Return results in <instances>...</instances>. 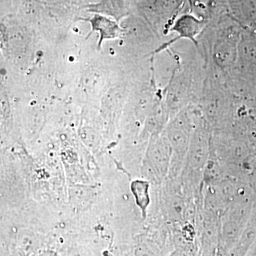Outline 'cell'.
Listing matches in <instances>:
<instances>
[{"mask_svg": "<svg viewBox=\"0 0 256 256\" xmlns=\"http://www.w3.org/2000/svg\"><path fill=\"white\" fill-rule=\"evenodd\" d=\"M204 25V22L203 21L195 18L193 15H182L176 20L174 26L171 28L172 31L176 32V33L180 34V36L175 38L174 41L172 42L171 43L176 41L178 38H188L197 44L196 40H195V36L201 32ZM170 44L163 45L161 48L156 50V52H160V50H162L165 46H168Z\"/></svg>", "mask_w": 256, "mask_h": 256, "instance_id": "1", "label": "cell"}, {"mask_svg": "<svg viewBox=\"0 0 256 256\" xmlns=\"http://www.w3.org/2000/svg\"><path fill=\"white\" fill-rule=\"evenodd\" d=\"M134 193L137 196L138 203L140 204H142V206H146L148 202V194H146V188L144 183H140L138 182L136 183V188H134ZM142 206V205H140Z\"/></svg>", "mask_w": 256, "mask_h": 256, "instance_id": "3", "label": "cell"}, {"mask_svg": "<svg viewBox=\"0 0 256 256\" xmlns=\"http://www.w3.org/2000/svg\"><path fill=\"white\" fill-rule=\"evenodd\" d=\"M82 20L88 22L92 24V31L90 33L96 32L100 34L99 47H100L104 40L118 38L122 32L116 22L101 15L95 14L92 18H82Z\"/></svg>", "mask_w": 256, "mask_h": 256, "instance_id": "2", "label": "cell"}, {"mask_svg": "<svg viewBox=\"0 0 256 256\" xmlns=\"http://www.w3.org/2000/svg\"><path fill=\"white\" fill-rule=\"evenodd\" d=\"M45 256V255H44V256Z\"/></svg>", "mask_w": 256, "mask_h": 256, "instance_id": "4", "label": "cell"}]
</instances>
